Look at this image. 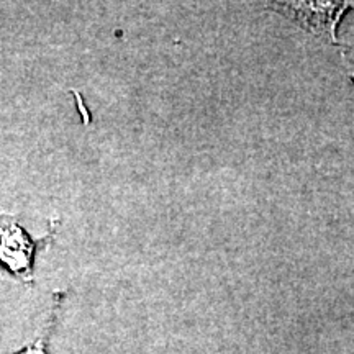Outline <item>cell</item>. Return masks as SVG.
I'll list each match as a JSON object with an SVG mask.
<instances>
[{
	"label": "cell",
	"instance_id": "cell-4",
	"mask_svg": "<svg viewBox=\"0 0 354 354\" xmlns=\"http://www.w3.org/2000/svg\"><path fill=\"white\" fill-rule=\"evenodd\" d=\"M351 77H353V81H354V74H351Z\"/></svg>",
	"mask_w": 354,
	"mask_h": 354
},
{
	"label": "cell",
	"instance_id": "cell-1",
	"mask_svg": "<svg viewBox=\"0 0 354 354\" xmlns=\"http://www.w3.org/2000/svg\"><path fill=\"white\" fill-rule=\"evenodd\" d=\"M354 6L353 2H272L264 3L266 8L289 17L302 28L308 30L317 37L326 41L338 44L336 26L344 15Z\"/></svg>",
	"mask_w": 354,
	"mask_h": 354
},
{
	"label": "cell",
	"instance_id": "cell-3",
	"mask_svg": "<svg viewBox=\"0 0 354 354\" xmlns=\"http://www.w3.org/2000/svg\"><path fill=\"white\" fill-rule=\"evenodd\" d=\"M20 354H44V344L43 342H38L37 344H33V346L26 348L25 351H21Z\"/></svg>",
	"mask_w": 354,
	"mask_h": 354
},
{
	"label": "cell",
	"instance_id": "cell-2",
	"mask_svg": "<svg viewBox=\"0 0 354 354\" xmlns=\"http://www.w3.org/2000/svg\"><path fill=\"white\" fill-rule=\"evenodd\" d=\"M0 258L13 271H28L30 245L20 228L0 223Z\"/></svg>",
	"mask_w": 354,
	"mask_h": 354
}]
</instances>
